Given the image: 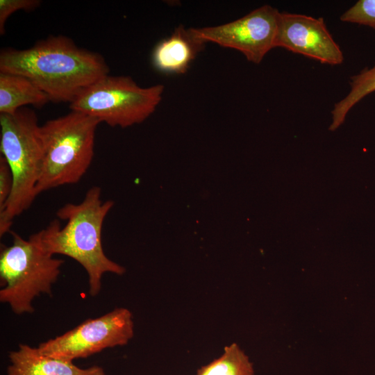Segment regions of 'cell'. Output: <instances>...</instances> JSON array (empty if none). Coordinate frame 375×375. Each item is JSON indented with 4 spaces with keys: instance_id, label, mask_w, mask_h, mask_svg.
<instances>
[{
    "instance_id": "1",
    "label": "cell",
    "mask_w": 375,
    "mask_h": 375,
    "mask_svg": "<svg viewBox=\"0 0 375 375\" xmlns=\"http://www.w3.org/2000/svg\"><path fill=\"white\" fill-rule=\"evenodd\" d=\"M0 72L28 78L51 101L71 103L85 88L108 75L109 67L100 54L57 35L24 50L2 49Z\"/></svg>"
},
{
    "instance_id": "2",
    "label": "cell",
    "mask_w": 375,
    "mask_h": 375,
    "mask_svg": "<svg viewBox=\"0 0 375 375\" xmlns=\"http://www.w3.org/2000/svg\"><path fill=\"white\" fill-rule=\"evenodd\" d=\"M101 196L100 187H91L81 202L60 207L56 212L58 219L38 231L47 252L68 256L83 267L88 276L89 293L93 297L99 293L106 273L122 275L126 272L107 257L103 249V225L114 202L103 201Z\"/></svg>"
},
{
    "instance_id": "3",
    "label": "cell",
    "mask_w": 375,
    "mask_h": 375,
    "mask_svg": "<svg viewBox=\"0 0 375 375\" xmlns=\"http://www.w3.org/2000/svg\"><path fill=\"white\" fill-rule=\"evenodd\" d=\"M0 151L11 170V194L0 212V236L10 231L15 217L28 210L38 197L43 147L35 112L22 108L12 115L0 114Z\"/></svg>"
},
{
    "instance_id": "4",
    "label": "cell",
    "mask_w": 375,
    "mask_h": 375,
    "mask_svg": "<svg viewBox=\"0 0 375 375\" xmlns=\"http://www.w3.org/2000/svg\"><path fill=\"white\" fill-rule=\"evenodd\" d=\"M101 122L71 110L40 126L43 160L36 187L47 190L79 182L93 160L96 130Z\"/></svg>"
},
{
    "instance_id": "5",
    "label": "cell",
    "mask_w": 375,
    "mask_h": 375,
    "mask_svg": "<svg viewBox=\"0 0 375 375\" xmlns=\"http://www.w3.org/2000/svg\"><path fill=\"white\" fill-rule=\"evenodd\" d=\"M11 234L12 244L1 247L0 301L17 315L31 313L35 297L42 293L51 295L64 260L45 250L38 232L28 240Z\"/></svg>"
},
{
    "instance_id": "6",
    "label": "cell",
    "mask_w": 375,
    "mask_h": 375,
    "mask_svg": "<svg viewBox=\"0 0 375 375\" xmlns=\"http://www.w3.org/2000/svg\"><path fill=\"white\" fill-rule=\"evenodd\" d=\"M165 86L138 85L129 76L109 74L85 88L71 103V110L82 112L112 127L140 124L156 109Z\"/></svg>"
},
{
    "instance_id": "7",
    "label": "cell",
    "mask_w": 375,
    "mask_h": 375,
    "mask_svg": "<svg viewBox=\"0 0 375 375\" xmlns=\"http://www.w3.org/2000/svg\"><path fill=\"white\" fill-rule=\"evenodd\" d=\"M133 333L131 312L125 308H117L83 322L65 333L40 343L38 348L44 355L73 361L107 348L125 345Z\"/></svg>"
},
{
    "instance_id": "8",
    "label": "cell",
    "mask_w": 375,
    "mask_h": 375,
    "mask_svg": "<svg viewBox=\"0 0 375 375\" xmlns=\"http://www.w3.org/2000/svg\"><path fill=\"white\" fill-rule=\"evenodd\" d=\"M280 13L271 6L264 5L227 24L191 28L205 42L236 49L249 61L259 64L275 47Z\"/></svg>"
},
{
    "instance_id": "9",
    "label": "cell",
    "mask_w": 375,
    "mask_h": 375,
    "mask_svg": "<svg viewBox=\"0 0 375 375\" xmlns=\"http://www.w3.org/2000/svg\"><path fill=\"white\" fill-rule=\"evenodd\" d=\"M275 47H282L331 65H340L344 56L323 18L281 12Z\"/></svg>"
},
{
    "instance_id": "10",
    "label": "cell",
    "mask_w": 375,
    "mask_h": 375,
    "mask_svg": "<svg viewBox=\"0 0 375 375\" xmlns=\"http://www.w3.org/2000/svg\"><path fill=\"white\" fill-rule=\"evenodd\" d=\"M8 375H105L103 367L94 365L81 368L72 361L60 360L42 354L38 348L19 344L10 351Z\"/></svg>"
},
{
    "instance_id": "11",
    "label": "cell",
    "mask_w": 375,
    "mask_h": 375,
    "mask_svg": "<svg viewBox=\"0 0 375 375\" xmlns=\"http://www.w3.org/2000/svg\"><path fill=\"white\" fill-rule=\"evenodd\" d=\"M203 40L197 38L192 28L183 25L155 47L151 56L153 67L167 74H184L192 62L205 47Z\"/></svg>"
},
{
    "instance_id": "12",
    "label": "cell",
    "mask_w": 375,
    "mask_h": 375,
    "mask_svg": "<svg viewBox=\"0 0 375 375\" xmlns=\"http://www.w3.org/2000/svg\"><path fill=\"white\" fill-rule=\"evenodd\" d=\"M49 101L48 96L28 78L0 72V114L12 115L24 106L41 107Z\"/></svg>"
},
{
    "instance_id": "13",
    "label": "cell",
    "mask_w": 375,
    "mask_h": 375,
    "mask_svg": "<svg viewBox=\"0 0 375 375\" xmlns=\"http://www.w3.org/2000/svg\"><path fill=\"white\" fill-rule=\"evenodd\" d=\"M348 94L334 105L329 130L335 131L344 121L349 110L367 95L375 92V65L351 77Z\"/></svg>"
},
{
    "instance_id": "14",
    "label": "cell",
    "mask_w": 375,
    "mask_h": 375,
    "mask_svg": "<svg viewBox=\"0 0 375 375\" xmlns=\"http://www.w3.org/2000/svg\"><path fill=\"white\" fill-rule=\"evenodd\" d=\"M197 375H254V370L247 356L233 343L219 358L199 368Z\"/></svg>"
},
{
    "instance_id": "15",
    "label": "cell",
    "mask_w": 375,
    "mask_h": 375,
    "mask_svg": "<svg viewBox=\"0 0 375 375\" xmlns=\"http://www.w3.org/2000/svg\"><path fill=\"white\" fill-rule=\"evenodd\" d=\"M340 20L375 29V0L358 1L340 16Z\"/></svg>"
},
{
    "instance_id": "16",
    "label": "cell",
    "mask_w": 375,
    "mask_h": 375,
    "mask_svg": "<svg viewBox=\"0 0 375 375\" xmlns=\"http://www.w3.org/2000/svg\"><path fill=\"white\" fill-rule=\"evenodd\" d=\"M38 0H1L0 1V34L5 33V24L8 18L17 10L31 11L40 5Z\"/></svg>"
},
{
    "instance_id": "17",
    "label": "cell",
    "mask_w": 375,
    "mask_h": 375,
    "mask_svg": "<svg viewBox=\"0 0 375 375\" xmlns=\"http://www.w3.org/2000/svg\"><path fill=\"white\" fill-rule=\"evenodd\" d=\"M13 179L8 162L3 156H0V212H1L12 190Z\"/></svg>"
}]
</instances>
